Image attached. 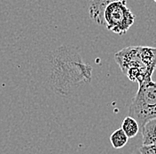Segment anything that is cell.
Listing matches in <instances>:
<instances>
[{
	"label": "cell",
	"instance_id": "ba28073f",
	"mask_svg": "<svg viewBox=\"0 0 156 154\" xmlns=\"http://www.w3.org/2000/svg\"><path fill=\"white\" fill-rule=\"evenodd\" d=\"M128 141H129V137L127 136V135L122 128L116 129L115 131H114L112 133V135H110L111 145L115 150L123 148L127 145Z\"/></svg>",
	"mask_w": 156,
	"mask_h": 154
},
{
	"label": "cell",
	"instance_id": "3957f363",
	"mask_svg": "<svg viewBox=\"0 0 156 154\" xmlns=\"http://www.w3.org/2000/svg\"><path fill=\"white\" fill-rule=\"evenodd\" d=\"M129 114L137 121L140 128L147 120L156 118V81L138 86L129 109Z\"/></svg>",
	"mask_w": 156,
	"mask_h": 154
},
{
	"label": "cell",
	"instance_id": "7a4b0ae2",
	"mask_svg": "<svg viewBox=\"0 0 156 154\" xmlns=\"http://www.w3.org/2000/svg\"><path fill=\"white\" fill-rule=\"evenodd\" d=\"M62 54L64 58L58 64V73L52 76V84L59 94L68 95L80 84L90 81L92 68L84 63L76 51L64 49Z\"/></svg>",
	"mask_w": 156,
	"mask_h": 154
},
{
	"label": "cell",
	"instance_id": "9c48e42d",
	"mask_svg": "<svg viewBox=\"0 0 156 154\" xmlns=\"http://www.w3.org/2000/svg\"><path fill=\"white\" fill-rule=\"evenodd\" d=\"M140 154H156V144L155 145H142L139 149Z\"/></svg>",
	"mask_w": 156,
	"mask_h": 154
},
{
	"label": "cell",
	"instance_id": "6da1fadb",
	"mask_svg": "<svg viewBox=\"0 0 156 154\" xmlns=\"http://www.w3.org/2000/svg\"><path fill=\"white\" fill-rule=\"evenodd\" d=\"M115 62L128 78L141 86L152 80L156 69V48L129 47L117 52Z\"/></svg>",
	"mask_w": 156,
	"mask_h": 154
},
{
	"label": "cell",
	"instance_id": "5b68a950",
	"mask_svg": "<svg viewBox=\"0 0 156 154\" xmlns=\"http://www.w3.org/2000/svg\"><path fill=\"white\" fill-rule=\"evenodd\" d=\"M113 1L115 0H92L89 7L90 18L98 25L105 26L104 13L107 6Z\"/></svg>",
	"mask_w": 156,
	"mask_h": 154
},
{
	"label": "cell",
	"instance_id": "52a82bcc",
	"mask_svg": "<svg viewBox=\"0 0 156 154\" xmlns=\"http://www.w3.org/2000/svg\"><path fill=\"white\" fill-rule=\"evenodd\" d=\"M121 128L124 131V133L126 134L129 138H133L137 135V133L140 129V126L134 118L128 116L122 120Z\"/></svg>",
	"mask_w": 156,
	"mask_h": 154
},
{
	"label": "cell",
	"instance_id": "277c9868",
	"mask_svg": "<svg viewBox=\"0 0 156 154\" xmlns=\"http://www.w3.org/2000/svg\"><path fill=\"white\" fill-rule=\"evenodd\" d=\"M105 26L117 35H124L135 21V15L128 7L126 0L111 2L104 13Z\"/></svg>",
	"mask_w": 156,
	"mask_h": 154
},
{
	"label": "cell",
	"instance_id": "8992f818",
	"mask_svg": "<svg viewBox=\"0 0 156 154\" xmlns=\"http://www.w3.org/2000/svg\"><path fill=\"white\" fill-rule=\"evenodd\" d=\"M143 145L156 144V118L147 120L141 127Z\"/></svg>",
	"mask_w": 156,
	"mask_h": 154
}]
</instances>
